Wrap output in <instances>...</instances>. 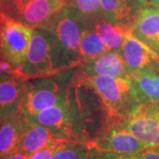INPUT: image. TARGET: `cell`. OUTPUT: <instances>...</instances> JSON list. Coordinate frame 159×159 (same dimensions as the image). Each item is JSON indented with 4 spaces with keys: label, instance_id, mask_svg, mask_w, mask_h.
Masks as SVG:
<instances>
[{
    "label": "cell",
    "instance_id": "cell-1",
    "mask_svg": "<svg viewBox=\"0 0 159 159\" xmlns=\"http://www.w3.org/2000/svg\"><path fill=\"white\" fill-rule=\"evenodd\" d=\"M67 66L54 34L46 29H34L26 61L17 69V76L26 80L50 77Z\"/></svg>",
    "mask_w": 159,
    "mask_h": 159
},
{
    "label": "cell",
    "instance_id": "cell-2",
    "mask_svg": "<svg viewBox=\"0 0 159 159\" xmlns=\"http://www.w3.org/2000/svg\"><path fill=\"white\" fill-rule=\"evenodd\" d=\"M99 97L107 119L121 120L141 102L130 80L109 75L80 78Z\"/></svg>",
    "mask_w": 159,
    "mask_h": 159
},
{
    "label": "cell",
    "instance_id": "cell-3",
    "mask_svg": "<svg viewBox=\"0 0 159 159\" xmlns=\"http://www.w3.org/2000/svg\"><path fill=\"white\" fill-rule=\"evenodd\" d=\"M26 119L29 122L50 128L59 139L88 143L85 141L78 108L72 102L69 94L60 103Z\"/></svg>",
    "mask_w": 159,
    "mask_h": 159
},
{
    "label": "cell",
    "instance_id": "cell-4",
    "mask_svg": "<svg viewBox=\"0 0 159 159\" xmlns=\"http://www.w3.org/2000/svg\"><path fill=\"white\" fill-rule=\"evenodd\" d=\"M34 28L6 15L0 33V57L15 68L26 61Z\"/></svg>",
    "mask_w": 159,
    "mask_h": 159
},
{
    "label": "cell",
    "instance_id": "cell-5",
    "mask_svg": "<svg viewBox=\"0 0 159 159\" xmlns=\"http://www.w3.org/2000/svg\"><path fill=\"white\" fill-rule=\"evenodd\" d=\"M85 23L68 6L45 28L54 34L65 60L68 66L81 62L80 43Z\"/></svg>",
    "mask_w": 159,
    "mask_h": 159
},
{
    "label": "cell",
    "instance_id": "cell-6",
    "mask_svg": "<svg viewBox=\"0 0 159 159\" xmlns=\"http://www.w3.org/2000/svg\"><path fill=\"white\" fill-rule=\"evenodd\" d=\"M33 80H35L26 81V92L21 107V112L26 118L57 105L68 96V92L64 90L55 80L49 77Z\"/></svg>",
    "mask_w": 159,
    "mask_h": 159
},
{
    "label": "cell",
    "instance_id": "cell-7",
    "mask_svg": "<svg viewBox=\"0 0 159 159\" xmlns=\"http://www.w3.org/2000/svg\"><path fill=\"white\" fill-rule=\"evenodd\" d=\"M88 146L91 150L125 154H136L148 148L119 120L114 119H107L99 134L88 142Z\"/></svg>",
    "mask_w": 159,
    "mask_h": 159
},
{
    "label": "cell",
    "instance_id": "cell-8",
    "mask_svg": "<svg viewBox=\"0 0 159 159\" xmlns=\"http://www.w3.org/2000/svg\"><path fill=\"white\" fill-rule=\"evenodd\" d=\"M119 121L148 148L159 147V102H140Z\"/></svg>",
    "mask_w": 159,
    "mask_h": 159
},
{
    "label": "cell",
    "instance_id": "cell-9",
    "mask_svg": "<svg viewBox=\"0 0 159 159\" xmlns=\"http://www.w3.org/2000/svg\"><path fill=\"white\" fill-rule=\"evenodd\" d=\"M68 6V0H29L14 19L34 29H45Z\"/></svg>",
    "mask_w": 159,
    "mask_h": 159
},
{
    "label": "cell",
    "instance_id": "cell-10",
    "mask_svg": "<svg viewBox=\"0 0 159 159\" xmlns=\"http://www.w3.org/2000/svg\"><path fill=\"white\" fill-rule=\"evenodd\" d=\"M120 53L129 73L138 69L159 66L158 54L137 38L132 31H128L125 34Z\"/></svg>",
    "mask_w": 159,
    "mask_h": 159
},
{
    "label": "cell",
    "instance_id": "cell-11",
    "mask_svg": "<svg viewBox=\"0 0 159 159\" xmlns=\"http://www.w3.org/2000/svg\"><path fill=\"white\" fill-rule=\"evenodd\" d=\"M100 4L106 20L131 31L139 13L149 6L147 0H100Z\"/></svg>",
    "mask_w": 159,
    "mask_h": 159
},
{
    "label": "cell",
    "instance_id": "cell-12",
    "mask_svg": "<svg viewBox=\"0 0 159 159\" xmlns=\"http://www.w3.org/2000/svg\"><path fill=\"white\" fill-rule=\"evenodd\" d=\"M95 75L128 79L129 71L120 52L109 51L96 58L84 61L81 78Z\"/></svg>",
    "mask_w": 159,
    "mask_h": 159
},
{
    "label": "cell",
    "instance_id": "cell-13",
    "mask_svg": "<svg viewBox=\"0 0 159 159\" xmlns=\"http://www.w3.org/2000/svg\"><path fill=\"white\" fill-rule=\"evenodd\" d=\"M26 81L16 76L0 80V119L21 111Z\"/></svg>",
    "mask_w": 159,
    "mask_h": 159
},
{
    "label": "cell",
    "instance_id": "cell-14",
    "mask_svg": "<svg viewBox=\"0 0 159 159\" xmlns=\"http://www.w3.org/2000/svg\"><path fill=\"white\" fill-rule=\"evenodd\" d=\"M132 33L159 55V10L146 6L139 13Z\"/></svg>",
    "mask_w": 159,
    "mask_h": 159
},
{
    "label": "cell",
    "instance_id": "cell-15",
    "mask_svg": "<svg viewBox=\"0 0 159 159\" xmlns=\"http://www.w3.org/2000/svg\"><path fill=\"white\" fill-rule=\"evenodd\" d=\"M28 123L20 111L0 119V158L18 150L19 142Z\"/></svg>",
    "mask_w": 159,
    "mask_h": 159
},
{
    "label": "cell",
    "instance_id": "cell-16",
    "mask_svg": "<svg viewBox=\"0 0 159 159\" xmlns=\"http://www.w3.org/2000/svg\"><path fill=\"white\" fill-rule=\"evenodd\" d=\"M128 80L134 87L141 102H159V66L132 71Z\"/></svg>",
    "mask_w": 159,
    "mask_h": 159
},
{
    "label": "cell",
    "instance_id": "cell-17",
    "mask_svg": "<svg viewBox=\"0 0 159 159\" xmlns=\"http://www.w3.org/2000/svg\"><path fill=\"white\" fill-rule=\"evenodd\" d=\"M57 140L62 139L57 138L50 128L29 122L28 120L27 125L19 142L18 150L30 155L40 148L45 147L49 143Z\"/></svg>",
    "mask_w": 159,
    "mask_h": 159
},
{
    "label": "cell",
    "instance_id": "cell-18",
    "mask_svg": "<svg viewBox=\"0 0 159 159\" xmlns=\"http://www.w3.org/2000/svg\"><path fill=\"white\" fill-rule=\"evenodd\" d=\"M110 50L104 44L94 27H86L80 43V59L86 61L101 56Z\"/></svg>",
    "mask_w": 159,
    "mask_h": 159
},
{
    "label": "cell",
    "instance_id": "cell-19",
    "mask_svg": "<svg viewBox=\"0 0 159 159\" xmlns=\"http://www.w3.org/2000/svg\"><path fill=\"white\" fill-rule=\"evenodd\" d=\"M94 29L110 51L119 52L123 46L125 34L128 31H131L109 21L106 19H102L96 23Z\"/></svg>",
    "mask_w": 159,
    "mask_h": 159
},
{
    "label": "cell",
    "instance_id": "cell-20",
    "mask_svg": "<svg viewBox=\"0 0 159 159\" xmlns=\"http://www.w3.org/2000/svg\"><path fill=\"white\" fill-rule=\"evenodd\" d=\"M87 27L94 25L105 19L100 0H68L67 6Z\"/></svg>",
    "mask_w": 159,
    "mask_h": 159
},
{
    "label": "cell",
    "instance_id": "cell-21",
    "mask_svg": "<svg viewBox=\"0 0 159 159\" xmlns=\"http://www.w3.org/2000/svg\"><path fill=\"white\" fill-rule=\"evenodd\" d=\"M88 143L74 141H62L55 149L52 159H90Z\"/></svg>",
    "mask_w": 159,
    "mask_h": 159
},
{
    "label": "cell",
    "instance_id": "cell-22",
    "mask_svg": "<svg viewBox=\"0 0 159 159\" xmlns=\"http://www.w3.org/2000/svg\"><path fill=\"white\" fill-rule=\"evenodd\" d=\"M62 141L67 140H57L55 142H52L46 145L45 147L40 148L34 153L30 154L29 156V159H52V156L55 151V149L58 145V143Z\"/></svg>",
    "mask_w": 159,
    "mask_h": 159
},
{
    "label": "cell",
    "instance_id": "cell-23",
    "mask_svg": "<svg viewBox=\"0 0 159 159\" xmlns=\"http://www.w3.org/2000/svg\"><path fill=\"white\" fill-rule=\"evenodd\" d=\"M91 159H139L134 154L115 153L93 150L91 153Z\"/></svg>",
    "mask_w": 159,
    "mask_h": 159
},
{
    "label": "cell",
    "instance_id": "cell-24",
    "mask_svg": "<svg viewBox=\"0 0 159 159\" xmlns=\"http://www.w3.org/2000/svg\"><path fill=\"white\" fill-rule=\"evenodd\" d=\"M29 0H6L2 11L10 17H14Z\"/></svg>",
    "mask_w": 159,
    "mask_h": 159
},
{
    "label": "cell",
    "instance_id": "cell-25",
    "mask_svg": "<svg viewBox=\"0 0 159 159\" xmlns=\"http://www.w3.org/2000/svg\"><path fill=\"white\" fill-rule=\"evenodd\" d=\"M134 155L139 159H159V147L147 148Z\"/></svg>",
    "mask_w": 159,
    "mask_h": 159
},
{
    "label": "cell",
    "instance_id": "cell-26",
    "mask_svg": "<svg viewBox=\"0 0 159 159\" xmlns=\"http://www.w3.org/2000/svg\"><path fill=\"white\" fill-rule=\"evenodd\" d=\"M29 155L23 153L21 151L15 150V151L1 157L0 159H29Z\"/></svg>",
    "mask_w": 159,
    "mask_h": 159
},
{
    "label": "cell",
    "instance_id": "cell-27",
    "mask_svg": "<svg viewBox=\"0 0 159 159\" xmlns=\"http://www.w3.org/2000/svg\"><path fill=\"white\" fill-rule=\"evenodd\" d=\"M6 13L0 10V33H1V29H2V27H3V25H4V21H5V20H6Z\"/></svg>",
    "mask_w": 159,
    "mask_h": 159
},
{
    "label": "cell",
    "instance_id": "cell-28",
    "mask_svg": "<svg viewBox=\"0 0 159 159\" xmlns=\"http://www.w3.org/2000/svg\"><path fill=\"white\" fill-rule=\"evenodd\" d=\"M148 3V5L159 10V0H147Z\"/></svg>",
    "mask_w": 159,
    "mask_h": 159
},
{
    "label": "cell",
    "instance_id": "cell-29",
    "mask_svg": "<svg viewBox=\"0 0 159 159\" xmlns=\"http://www.w3.org/2000/svg\"><path fill=\"white\" fill-rule=\"evenodd\" d=\"M5 3H6V0H0V10H1V11H2V10H3V8H4Z\"/></svg>",
    "mask_w": 159,
    "mask_h": 159
},
{
    "label": "cell",
    "instance_id": "cell-30",
    "mask_svg": "<svg viewBox=\"0 0 159 159\" xmlns=\"http://www.w3.org/2000/svg\"><path fill=\"white\" fill-rule=\"evenodd\" d=\"M90 159H91V157H90Z\"/></svg>",
    "mask_w": 159,
    "mask_h": 159
}]
</instances>
